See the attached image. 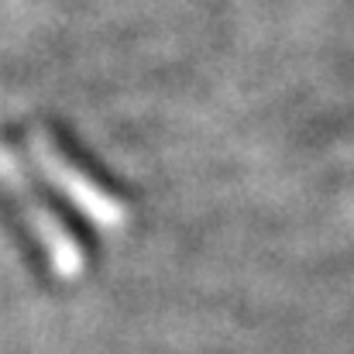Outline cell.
Masks as SVG:
<instances>
[{
	"instance_id": "cell-1",
	"label": "cell",
	"mask_w": 354,
	"mask_h": 354,
	"mask_svg": "<svg viewBox=\"0 0 354 354\" xmlns=\"http://www.w3.org/2000/svg\"><path fill=\"white\" fill-rule=\"evenodd\" d=\"M0 183L7 186V196L21 210V221L28 224V231L41 244V251H45L48 265L55 268V275L59 279H80L83 265H86L83 248L69 234V227L55 217V210L38 196V189L31 186V179L24 172V162L7 145H0Z\"/></svg>"
},
{
	"instance_id": "cell-2",
	"label": "cell",
	"mask_w": 354,
	"mask_h": 354,
	"mask_svg": "<svg viewBox=\"0 0 354 354\" xmlns=\"http://www.w3.org/2000/svg\"><path fill=\"white\" fill-rule=\"evenodd\" d=\"M28 145H31V155H35V165L41 169V176H45L76 210H83L97 227L120 231V227L127 224L124 203H120L118 196H111L90 172H83V169L59 148V141H55L45 127H35L31 138H28Z\"/></svg>"
}]
</instances>
